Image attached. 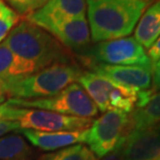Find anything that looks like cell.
Here are the masks:
<instances>
[{
    "label": "cell",
    "instance_id": "6da1fadb",
    "mask_svg": "<svg viewBox=\"0 0 160 160\" xmlns=\"http://www.w3.org/2000/svg\"><path fill=\"white\" fill-rule=\"evenodd\" d=\"M149 4L146 0H86L92 40L100 42L130 35Z\"/></svg>",
    "mask_w": 160,
    "mask_h": 160
},
{
    "label": "cell",
    "instance_id": "7a4b0ae2",
    "mask_svg": "<svg viewBox=\"0 0 160 160\" xmlns=\"http://www.w3.org/2000/svg\"><path fill=\"white\" fill-rule=\"evenodd\" d=\"M3 42L16 55L32 62L38 70L54 64L73 63V56L68 49L27 20L13 27Z\"/></svg>",
    "mask_w": 160,
    "mask_h": 160
},
{
    "label": "cell",
    "instance_id": "3957f363",
    "mask_svg": "<svg viewBox=\"0 0 160 160\" xmlns=\"http://www.w3.org/2000/svg\"><path fill=\"white\" fill-rule=\"evenodd\" d=\"M83 72L74 63L54 64L21 79L1 83L5 95L17 99H39L52 97L78 83Z\"/></svg>",
    "mask_w": 160,
    "mask_h": 160
},
{
    "label": "cell",
    "instance_id": "277c9868",
    "mask_svg": "<svg viewBox=\"0 0 160 160\" xmlns=\"http://www.w3.org/2000/svg\"><path fill=\"white\" fill-rule=\"evenodd\" d=\"M0 120L17 122L22 129L57 132V131H83L90 128L92 119L61 115L51 111L38 108H19L3 103L0 105Z\"/></svg>",
    "mask_w": 160,
    "mask_h": 160
},
{
    "label": "cell",
    "instance_id": "5b68a950",
    "mask_svg": "<svg viewBox=\"0 0 160 160\" xmlns=\"http://www.w3.org/2000/svg\"><path fill=\"white\" fill-rule=\"evenodd\" d=\"M6 103L13 107L38 108L61 115L88 119L96 117L99 112L93 100L79 83L70 84L68 87L52 97L39 99L11 98Z\"/></svg>",
    "mask_w": 160,
    "mask_h": 160
},
{
    "label": "cell",
    "instance_id": "8992f818",
    "mask_svg": "<svg viewBox=\"0 0 160 160\" xmlns=\"http://www.w3.org/2000/svg\"><path fill=\"white\" fill-rule=\"evenodd\" d=\"M131 132L129 114L108 111L88 129L86 144L96 158H102L125 141Z\"/></svg>",
    "mask_w": 160,
    "mask_h": 160
},
{
    "label": "cell",
    "instance_id": "52a82bcc",
    "mask_svg": "<svg viewBox=\"0 0 160 160\" xmlns=\"http://www.w3.org/2000/svg\"><path fill=\"white\" fill-rule=\"evenodd\" d=\"M88 62L104 63L110 65L142 66L151 68L153 64L148 57L144 47L134 37L100 42L83 52Z\"/></svg>",
    "mask_w": 160,
    "mask_h": 160
},
{
    "label": "cell",
    "instance_id": "ba28073f",
    "mask_svg": "<svg viewBox=\"0 0 160 160\" xmlns=\"http://www.w3.org/2000/svg\"><path fill=\"white\" fill-rule=\"evenodd\" d=\"M26 20L54 36L69 51L84 52L91 42L89 24L86 17L80 18H48L35 12Z\"/></svg>",
    "mask_w": 160,
    "mask_h": 160
},
{
    "label": "cell",
    "instance_id": "9c48e42d",
    "mask_svg": "<svg viewBox=\"0 0 160 160\" xmlns=\"http://www.w3.org/2000/svg\"><path fill=\"white\" fill-rule=\"evenodd\" d=\"M89 68L115 84L137 91L148 90L152 87V69L147 67L89 62Z\"/></svg>",
    "mask_w": 160,
    "mask_h": 160
},
{
    "label": "cell",
    "instance_id": "30bf717a",
    "mask_svg": "<svg viewBox=\"0 0 160 160\" xmlns=\"http://www.w3.org/2000/svg\"><path fill=\"white\" fill-rule=\"evenodd\" d=\"M122 148L125 160L160 159V131L155 128L131 131Z\"/></svg>",
    "mask_w": 160,
    "mask_h": 160
},
{
    "label": "cell",
    "instance_id": "8fae6325",
    "mask_svg": "<svg viewBox=\"0 0 160 160\" xmlns=\"http://www.w3.org/2000/svg\"><path fill=\"white\" fill-rule=\"evenodd\" d=\"M33 147L42 151H55L73 146L78 142H85L87 138L88 129L83 131H57L43 132L22 129L19 131Z\"/></svg>",
    "mask_w": 160,
    "mask_h": 160
},
{
    "label": "cell",
    "instance_id": "7c38bea8",
    "mask_svg": "<svg viewBox=\"0 0 160 160\" xmlns=\"http://www.w3.org/2000/svg\"><path fill=\"white\" fill-rule=\"evenodd\" d=\"M38 71L30 61L16 55L4 42L0 43V83L21 79Z\"/></svg>",
    "mask_w": 160,
    "mask_h": 160
},
{
    "label": "cell",
    "instance_id": "4fadbf2b",
    "mask_svg": "<svg viewBox=\"0 0 160 160\" xmlns=\"http://www.w3.org/2000/svg\"><path fill=\"white\" fill-rule=\"evenodd\" d=\"M78 83L87 92L98 111L102 113L108 111V99L115 83L93 71H83Z\"/></svg>",
    "mask_w": 160,
    "mask_h": 160
},
{
    "label": "cell",
    "instance_id": "5bb4252c",
    "mask_svg": "<svg viewBox=\"0 0 160 160\" xmlns=\"http://www.w3.org/2000/svg\"><path fill=\"white\" fill-rule=\"evenodd\" d=\"M160 36V0L150 4L142 15L135 26L134 38L137 42L149 49Z\"/></svg>",
    "mask_w": 160,
    "mask_h": 160
},
{
    "label": "cell",
    "instance_id": "9a60e30c",
    "mask_svg": "<svg viewBox=\"0 0 160 160\" xmlns=\"http://www.w3.org/2000/svg\"><path fill=\"white\" fill-rule=\"evenodd\" d=\"M131 131L154 128L160 123V92H155L147 103L129 114Z\"/></svg>",
    "mask_w": 160,
    "mask_h": 160
},
{
    "label": "cell",
    "instance_id": "2e32d148",
    "mask_svg": "<svg viewBox=\"0 0 160 160\" xmlns=\"http://www.w3.org/2000/svg\"><path fill=\"white\" fill-rule=\"evenodd\" d=\"M86 0H49L35 12L48 18H80L86 17Z\"/></svg>",
    "mask_w": 160,
    "mask_h": 160
},
{
    "label": "cell",
    "instance_id": "e0dca14e",
    "mask_svg": "<svg viewBox=\"0 0 160 160\" xmlns=\"http://www.w3.org/2000/svg\"><path fill=\"white\" fill-rule=\"evenodd\" d=\"M31 155V148L20 134L0 138V160H26Z\"/></svg>",
    "mask_w": 160,
    "mask_h": 160
},
{
    "label": "cell",
    "instance_id": "ac0fdd59",
    "mask_svg": "<svg viewBox=\"0 0 160 160\" xmlns=\"http://www.w3.org/2000/svg\"><path fill=\"white\" fill-rule=\"evenodd\" d=\"M39 160H96V157L87 146L78 144L61 149Z\"/></svg>",
    "mask_w": 160,
    "mask_h": 160
},
{
    "label": "cell",
    "instance_id": "d6986e66",
    "mask_svg": "<svg viewBox=\"0 0 160 160\" xmlns=\"http://www.w3.org/2000/svg\"><path fill=\"white\" fill-rule=\"evenodd\" d=\"M18 21L19 16L3 0H0V43L5 39Z\"/></svg>",
    "mask_w": 160,
    "mask_h": 160
},
{
    "label": "cell",
    "instance_id": "ffe728a7",
    "mask_svg": "<svg viewBox=\"0 0 160 160\" xmlns=\"http://www.w3.org/2000/svg\"><path fill=\"white\" fill-rule=\"evenodd\" d=\"M18 16H28L46 5L49 0H3Z\"/></svg>",
    "mask_w": 160,
    "mask_h": 160
},
{
    "label": "cell",
    "instance_id": "44dd1931",
    "mask_svg": "<svg viewBox=\"0 0 160 160\" xmlns=\"http://www.w3.org/2000/svg\"><path fill=\"white\" fill-rule=\"evenodd\" d=\"M19 132L20 126L17 122L13 121H8V120H0V138L5 137V134L9 132Z\"/></svg>",
    "mask_w": 160,
    "mask_h": 160
},
{
    "label": "cell",
    "instance_id": "7402d4cb",
    "mask_svg": "<svg viewBox=\"0 0 160 160\" xmlns=\"http://www.w3.org/2000/svg\"><path fill=\"white\" fill-rule=\"evenodd\" d=\"M152 89L155 92H160V58L152 67Z\"/></svg>",
    "mask_w": 160,
    "mask_h": 160
},
{
    "label": "cell",
    "instance_id": "603a6c76",
    "mask_svg": "<svg viewBox=\"0 0 160 160\" xmlns=\"http://www.w3.org/2000/svg\"><path fill=\"white\" fill-rule=\"evenodd\" d=\"M148 57L151 60L152 64H154L160 58V36L155 40L154 43L148 49Z\"/></svg>",
    "mask_w": 160,
    "mask_h": 160
},
{
    "label": "cell",
    "instance_id": "cb8c5ba5",
    "mask_svg": "<svg viewBox=\"0 0 160 160\" xmlns=\"http://www.w3.org/2000/svg\"><path fill=\"white\" fill-rule=\"evenodd\" d=\"M123 142H122L120 146H118L115 150L108 153V154L103 156L100 160H125L124 154H123V148H122Z\"/></svg>",
    "mask_w": 160,
    "mask_h": 160
},
{
    "label": "cell",
    "instance_id": "d4e9b609",
    "mask_svg": "<svg viewBox=\"0 0 160 160\" xmlns=\"http://www.w3.org/2000/svg\"><path fill=\"white\" fill-rule=\"evenodd\" d=\"M4 99H5V93H4V91H3L1 83H0V104L4 101Z\"/></svg>",
    "mask_w": 160,
    "mask_h": 160
},
{
    "label": "cell",
    "instance_id": "484cf974",
    "mask_svg": "<svg viewBox=\"0 0 160 160\" xmlns=\"http://www.w3.org/2000/svg\"><path fill=\"white\" fill-rule=\"evenodd\" d=\"M154 128H155V129H157V130H159V131H160V123H159L157 126H156V127H154Z\"/></svg>",
    "mask_w": 160,
    "mask_h": 160
},
{
    "label": "cell",
    "instance_id": "4316f807",
    "mask_svg": "<svg viewBox=\"0 0 160 160\" xmlns=\"http://www.w3.org/2000/svg\"><path fill=\"white\" fill-rule=\"evenodd\" d=\"M146 1H151V0H146Z\"/></svg>",
    "mask_w": 160,
    "mask_h": 160
},
{
    "label": "cell",
    "instance_id": "83f0119b",
    "mask_svg": "<svg viewBox=\"0 0 160 160\" xmlns=\"http://www.w3.org/2000/svg\"><path fill=\"white\" fill-rule=\"evenodd\" d=\"M156 160H160V159H156Z\"/></svg>",
    "mask_w": 160,
    "mask_h": 160
}]
</instances>
